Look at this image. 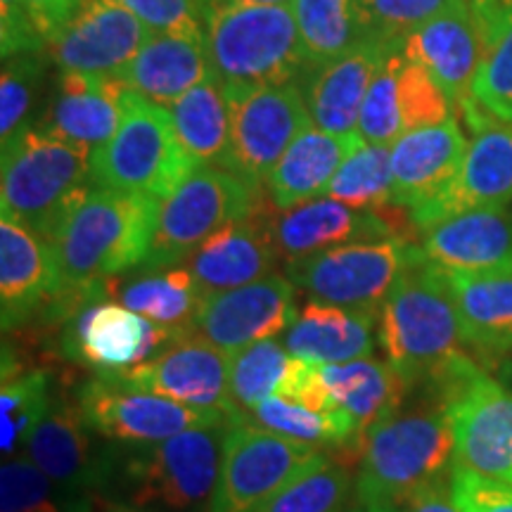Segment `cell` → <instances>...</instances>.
I'll return each mask as SVG.
<instances>
[{"label": "cell", "instance_id": "obj_1", "mask_svg": "<svg viewBox=\"0 0 512 512\" xmlns=\"http://www.w3.org/2000/svg\"><path fill=\"white\" fill-rule=\"evenodd\" d=\"M377 342L411 389H425L434 403L460 380L484 368L467 351L448 273L425 254L415 256L377 320Z\"/></svg>", "mask_w": 512, "mask_h": 512}, {"label": "cell", "instance_id": "obj_2", "mask_svg": "<svg viewBox=\"0 0 512 512\" xmlns=\"http://www.w3.org/2000/svg\"><path fill=\"white\" fill-rule=\"evenodd\" d=\"M159 202L93 185L50 238L60 292H88L145 264Z\"/></svg>", "mask_w": 512, "mask_h": 512}, {"label": "cell", "instance_id": "obj_3", "mask_svg": "<svg viewBox=\"0 0 512 512\" xmlns=\"http://www.w3.org/2000/svg\"><path fill=\"white\" fill-rule=\"evenodd\" d=\"M207 55L226 98L292 83L309 67L290 5L216 0L207 17Z\"/></svg>", "mask_w": 512, "mask_h": 512}, {"label": "cell", "instance_id": "obj_4", "mask_svg": "<svg viewBox=\"0 0 512 512\" xmlns=\"http://www.w3.org/2000/svg\"><path fill=\"white\" fill-rule=\"evenodd\" d=\"M456 439L444 406L396 413L368 432L358 456L356 498L401 508L427 486L451 479Z\"/></svg>", "mask_w": 512, "mask_h": 512}, {"label": "cell", "instance_id": "obj_5", "mask_svg": "<svg viewBox=\"0 0 512 512\" xmlns=\"http://www.w3.org/2000/svg\"><path fill=\"white\" fill-rule=\"evenodd\" d=\"M86 147L67 143L27 126L3 143L0 214L50 242L69 209L91 190Z\"/></svg>", "mask_w": 512, "mask_h": 512}, {"label": "cell", "instance_id": "obj_6", "mask_svg": "<svg viewBox=\"0 0 512 512\" xmlns=\"http://www.w3.org/2000/svg\"><path fill=\"white\" fill-rule=\"evenodd\" d=\"M226 430L228 425L200 427L157 444L128 448L117 467L126 503L140 510L209 512L219 484Z\"/></svg>", "mask_w": 512, "mask_h": 512}, {"label": "cell", "instance_id": "obj_7", "mask_svg": "<svg viewBox=\"0 0 512 512\" xmlns=\"http://www.w3.org/2000/svg\"><path fill=\"white\" fill-rule=\"evenodd\" d=\"M195 162L183 150L166 107L138 93L124 95L117 133L93 152V185L162 202L181 185Z\"/></svg>", "mask_w": 512, "mask_h": 512}, {"label": "cell", "instance_id": "obj_8", "mask_svg": "<svg viewBox=\"0 0 512 512\" xmlns=\"http://www.w3.org/2000/svg\"><path fill=\"white\" fill-rule=\"evenodd\" d=\"M261 188L226 166L200 164L157 207L150 252L140 271L174 268L188 261L216 230L252 216L261 207Z\"/></svg>", "mask_w": 512, "mask_h": 512}, {"label": "cell", "instance_id": "obj_9", "mask_svg": "<svg viewBox=\"0 0 512 512\" xmlns=\"http://www.w3.org/2000/svg\"><path fill=\"white\" fill-rule=\"evenodd\" d=\"M420 254L408 238L363 240L287 264V278L313 302L380 313L396 280Z\"/></svg>", "mask_w": 512, "mask_h": 512}, {"label": "cell", "instance_id": "obj_10", "mask_svg": "<svg viewBox=\"0 0 512 512\" xmlns=\"http://www.w3.org/2000/svg\"><path fill=\"white\" fill-rule=\"evenodd\" d=\"M57 349L69 363L95 373H121L162 354L190 332H176L152 323L140 313L112 302L102 287L62 313Z\"/></svg>", "mask_w": 512, "mask_h": 512}, {"label": "cell", "instance_id": "obj_11", "mask_svg": "<svg viewBox=\"0 0 512 512\" xmlns=\"http://www.w3.org/2000/svg\"><path fill=\"white\" fill-rule=\"evenodd\" d=\"M74 399L83 420L102 439L119 446L157 444L188 430L233 425L226 415L197 411L166 396L131 387L110 373H95L91 380H83Z\"/></svg>", "mask_w": 512, "mask_h": 512}, {"label": "cell", "instance_id": "obj_12", "mask_svg": "<svg viewBox=\"0 0 512 512\" xmlns=\"http://www.w3.org/2000/svg\"><path fill=\"white\" fill-rule=\"evenodd\" d=\"M320 456V448L280 437L247 418L233 422L209 512H249Z\"/></svg>", "mask_w": 512, "mask_h": 512}, {"label": "cell", "instance_id": "obj_13", "mask_svg": "<svg viewBox=\"0 0 512 512\" xmlns=\"http://www.w3.org/2000/svg\"><path fill=\"white\" fill-rule=\"evenodd\" d=\"M226 100L230 145L221 166L261 188L287 147L311 126L304 91L294 83H283L252 88Z\"/></svg>", "mask_w": 512, "mask_h": 512}, {"label": "cell", "instance_id": "obj_14", "mask_svg": "<svg viewBox=\"0 0 512 512\" xmlns=\"http://www.w3.org/2000/svg\"><path fill=\"white\" fill-rule=\"evenodd\" d=\"M456 439V465L512 484V392L477 368L441 396Z\"/></svg>", "mask_w": 512, "mask_h": 512}, {"label": "cell", "instance_id": "obj_15", "mask_svg": "<svg viewBox=\"0 0 512 512\" xmlns=\"http://www.w3.org/2000/svg\"><path fill=\"white\" fill-rule=\"evenodd\" d=\"M150 36V27L119 0H81L46 50L62 74L119 79Z\"/></svg>", "mask_w": 512, "mask_h": 512}, {"label": "cell", "instance_id": "obj_16", "mask_svg": "<svg viewBox=\"0 0 512 512\" xmlns=\"http://www.w3.org/2000/svg\"><path fill=\"white\" fill-rule=\"evenodd\" d=\"M110 375L197 411L226 415L230 422L247 418L230 396V356L197 332L181 337L147 363Z\"/></svg>", "mask_w": 512, "mask_h": 512}, {"label": "cell", "instance_id": "obj_17", "mask_svg": "<svg viewBox=\"0 0 512 512\" xmlns=\"http://www.w3.org/2000/svg\"><path fill=\"white\" fill-rule=\"evenodd\" d=\"M83 420L76 399H57L31 434L24 456L74 494L91 496L117 475L121 448Z\"/></svg>", "mask_w": 512, "mask_h": 512}, {"label": "cell", "instance_id": "obj_18", "mask_svg": "<svg viewBox=\"0 0 512 512\" xmlns=\"http://www.w3.org/2000/svg\"><path fill=\"white\" fill-rule=\"evenodd\" d=\"M401 53L434 76L456 112L463 110L472 102V81L486 53V17L479 0H451L406 36Z\"/></svg>", "mask_w": 512, "mask_h": 512}, {"label": "cell", "instance_id": "obj_19", "mask_svg": "<svg viewBox=\"0 0 512 512\" xmlns=\"http://www.w3.org/2000/svg\"><path fill=\"white\" fill-rule=\"evenodd\" d=\"M294 290L290 278L273 273L235 290L207 294L192 330L228 356L249 344L275 339L299 316Z\"/></svg>", "mask_w": 512, "mask_h": 512}, {"label": "cell", "instance_id": "obj_20", "mask_svg": "<svg viewBox=\"0 0 512 512\" xmlns=\"http://www.w3.org/2000/svg\"><path fill=\"white\" fill-rule=\"evenodd\" d=\"M512 204V128L489 124L467 143L458 174L439 195L411 209L418 230L475 209Z\"/></svg>", "mask_w": 512, "mask_h": 512}, {"label": "cell", "instance_id": "obj_21", "mask_svg": "<svg viewBox=\"0 0 512 512\" xmlns=\"http://www.w3.org/2000/svg\"><path fill=\"white\" fill-rule=\"evenodd\" d=\"M266 219L278 254L287 264L349 242L382 240L392 235L408 238L392 216H384V209L361 211L332 197H318L292 209H275L271 204L266 207Z\"/></svg>", "mask_w": 512, "mask_h": 512}, {"label": "cell", "instance_id": "obj_22", "mask_svg": "<svg viewBox=\"0 0 512 512\" xmlns=\"http://www.w3.org/2000/svg\"><path fill=\"white\" fill-rule=\"evenodd\" d=\"M420 249L448 273L512 275V207L475 209L420 230Z\"/></svg>", "mask_w": 512, "mask_h": 512}, {"label": "cell", "instance_id": "obj_23", "mask_svg": "<svg viewBox=\"0 0 512 512\" xmlns=\"http://www.w3.org/2000/svg\"><path fill=\"white\" fill-rule=\"evenodd\" d=\"M60 290L53 247L12 219H0V323L15 332L41 316Z\"/></svg>", "mask_w": 512, "mask_h": 512}, {"label": "cell", "instance_id": "obj_24", "mask_svg": "<svg viewBox=\"0 0 512 512\" xmlns=\"http://www.w3.org/2000/svg\"><path fill=\"white\" fill-rule=\"evenodd\" d=\"M318 382L332 413L347 422L354 434L356 453L361 456L368 432L401 411L408 396V384L380 358L318 366Z\"/></svg>", "mask_w": 512, "mask_h": 512}, {"label": "cell", "instance_id": "obj_25", "mask_svg": "<svg viewBox=\"0 0 512 512\" xmlns=\"http://www.w3.org/2000/svg\"><path fill=\"white\" fill-rule=\"evenodd\" d=\"M403 43L361 38L347 53L320 67L304 86V100L313 124L335 136H354L363 100L375 74Z\"/></svg>", "mask_w": 512, "mask_h": 512}, {"label": "cell", "instance_id": "obj_26", "mask_svg": "<svg viewBox=\"0 0 512 512\" xmlns=\"http://www.w3.org/2000/svg\"><path fill=\"white\" fill-rule=\"evenodd\" d=\"M278 259L266 207L261 204L252 216L228 223L204 240L188 259V271L204 294H214L268 278Z\"/></svg>", "mask_w": 512, "mask_h": 512}, {"label": "cell", "instance_id": "obj_27", "mask_svg": "<svg viewBox=\"0 0 512 512\" xmlns=\"http://www.w3.org/2000/svg\"><path fill=\"white\" fill-rule=\"evenodd\" d=\"M465 150L467 140L456 117L403 133L392 145L394 207L415 209L439 195L458 174Z\"/></svg>", "mask_w": 512, "mask_h": 512}, {"label": "cell", "instance_id": "obj_28", "mask_svg": "<svg viewBox=\"0 0 512 512\" xmlns=\"http://www.w3.org/2000/svg\"><path fill=\"white\" fill-rule=\"evenodd\" d=\"M126 88L119 79L62 74L38 131L95 152L110 140L124 117Z\"/></svg>", "mask_w": 512, "mask_h": 512}, {"label": "cell", "instance_id": "obj_29", "mask_svg": "<svg viewBox=\"0 0 512 512\" xmlns=\"http://www.w3.org/2000/svg\"><path fill=\"white\" fill-rule=\"evenodd\" d=\"M380 313L311 302L287 328L283 344L292 356L313 366H337L373 356Z\"/></svg>", "mask_w": 512, "mask_h": 512}, {"label": "cell", "instance_id": "obj_30", "mask_svg": "<svg viewBox=\"0 0 512 512\" xmlns=\"http://www.w3.org/2000/svg\"><path fill=\"white\" fill-rule=\"evenodd\" d=\"M358 145H363L358 133L335 136L313 124L304 128L268 174L264 183L268 200L275 209H292L318 200L328 192L337 169Z\"/></svg>", "mask_w": 512, "mask_h": 512}, {"label": "cell", "instance_id": "obj_31", "mask_svg": "<svg viewBox=\"0 0 512 512\" xmlns=\"http://www.w3.org/2000/svg\"><path fill=\"white\" fill-rule=\"evenodd\" d=\"M211 76L207 41L185 36L152 34L119 81L128 93L169 107Z\"/></svg>", "mask_w": 512, "mask_h": 512}, {"label": "cell", "instance_id": "obj_32", "mask_svg": "<svg viewBox=\"0 0 512 512\" xmlns=\"http://www.w3.org/2000/svg\"><path fill=\"white\" fill-rule=\"evenodd\" d=\"M448 285L472 356L505 361L512 354V275L448 273Z\"/></svg>", "mask_w": 512, "mask_h": 512}, {"label": "cell", "instance_id": "obj_33", "mask_svg": "<svg viewBox=\"0 0 512 512\" xmlns=\"http://www.w3.org/2000/svg\"><path fill=\"white\" fill-rule=\"evenodd\" d=\"M105 287L110 299L114 297L126 309L176 332H195L197 311L207 297L188 268L181 266L145 271L128 283L107 280Z\"/></svg>", "mask_w": 512, "mask_h": 512}, {"label": "cell", "instance_id": "obj_34", "mask_svg": "<svg viewBox=\"0 0 512 512\" xmlns=\"http://www.w3.org/2000/svg\"><path fill=\"white\" fill-rule=\"evenodd\" d=\"M309 368L311 363L292 356L275 339L249 344L230 354V396L242 413H249L268 396L297 394Z\"/></svg>", "mask_w": 512, "mask_h": 512}, {"label": "cell", "instance_id": "obj_35", "mask_svg": "<svg viewBox=\"0 0 512 512\" xmlns=\"http://www.w3.org/2000/svg\"><path fill=\"white\" fill-rule=\"evenodd\" d=\"M188 157L200 164H223L230 145V110L214 76L166 107Z\"/></svg>", "mask_w": 512, "mask_h": 512}, {"label": "cell", "instance_id": "obj_36", "mask_svg": "<svg viewBox=\"0 0 512 512\" xmlns=\"http://www.w3.org/2000/svg\"><path fill=\"white\" fill-rule=\"evenodd\" d=\"M53 406L50 375L46 370L22 368L3 347V384H0V451L17 458L29 444L31 434Z\"/></svg>", "mask_w": 512, "mask_h": 512}, {"label": "cell", "instance_id": "obj_37", "mask_svg": "<svg viewBox=\"0 0 512 512\" xmlns=\"http://www.w3.org/2000/svg\"><path fill=\"white\" fill-rule=\"evenodd\" d=\"M486 17V53L472 81V102L496 124L512 128V5L479 0Z\"/></svg>", "mask_w": 512, "mask_h": 512}, {"label": "cell", "instance_id": "obj_38", "mask_svg": "<svg viewBox=\"0 0 512 512\" xmlns=\"http://www.w3.org/2000/svg\"><path fill=\"white\" fill-rule=\"evenodd\" d=\"M245 415L254 425L285 439L302 441V444L316 448H347V451L356 453L354 434H351L347 422L337 413L313 406L299 396H268Z\"/></svg>", "mask_w": 512, "mask_h": 512}, {"label": "cell", "instance_id": "obj_39", "mask_svg": "<svg viewBox=\"0 0 512 512\" xmlns=\"http://www.w3.org/2000/svg\"><path fill=\"white\" fill-rule=\"evenodd\" d=\"M294 17L309 67H325L363 38L358 0H294Z\"/></svg>", "mask_w": 512, "mask_h": 512}, {"label": "cell", "instance_id": "obj_40", "mask_svg": "<svg viewBox=\"0 0 512 512\" xmlns=\"http://www.w3.org/2000/svg\"><path fill=\"white\" fill-rule=\"evenodd\" d=\"M351 489L354 482L347 467L323 453L249 512H347Z\"/></svg>", "mask_w": 512, "mask_h": 512}, {"label": "cell", "instance_id": "obj_41", "mask_svg": "<svg viewBox=\"0 0 512 512\" xmlns=\"http://www.w3.org/2000/svg\"><path fill=\"white\" fill-rule=\"evenodd\" d=\"M392 147L358 145L339 166L325 195L361 211L392 207Z\"/></svg>", "mask_w": 512, "mask_h": 512}, {"label": "cell", "instance_id": "obj_42", "mask_svg": "<svg viewBox=\"0 0 512 512\" xmlns=\"http://www.w3.org/2000/svg\"><path fill=\"white\" fill-rule=\"evenodd\" d=\"M91 496L74 494L43 475L29 458L0 467V512H91Z\"/></svg>", "mask_w": 512, "mask_h": 512}, {"label": "cell", "instance_id": "obj_43", "mask_svg": "<svg viewBox=\"0 0 512 512\" xmlns=\"http://www.w3.org/2000/svg\"><path fill=\"white\" fill-rule=\"evenodd\" d=\"M401 50L384 60L363 100L356 133L368 145H389L403 136L399 112V74L403 67Z\"/></svg>", "mask_w": 512, "mask_h": 512}, {"label": "cell", "instance_id": "obj_44", "mask_svg": "<svg viewBox=\"0 0 512 512\" xmlns=\"http://www.w3.org/2000/svg\"><path fill=\"white\" fill-rule=\"evenodd\" d=\"M43 69H46V60L41 53H24L3 60V76H0V140L3 143L29 126L27 117L41 88Z\"/></svg>", "mask_w": 512, "mask_h": 512}, {"label": "cell", "instance_id": "obj_45", "mask_svg": "<svg viewBox=\"0 0 512 512\" xmlns=\"http://www.w3.org/2000/svg\"><path fill=\"white\" fill-rule=\"evenodd\" d=\"M399 112L403 133L439 126L456 117V107L434 76L418 62L403 60L399 74Z\"/></svg>", "mask_w": 512, "mask_h": 512}, {"label": "cell", "instance_id": "obj_46", "mask_svg": "<svg viewBox=\"0 0 512 512\" xmlns=\"http://www.w3.org/2000/svg\"><path fill=\"white\" fill-rule=\"evenodd\" d=\"M451 0H358L363 38L403 43L406 36L444 10Z\"/></svg>", "mask_w": 512, "mask_h": 512}, {"label": "cell", "instance_id": "obj_47", "mask_svg": "<svg viewBox=\"0 0 512 512\" xmlns=\"http://www.w3.org/2000/svg\"><path fill=\"white\" fill-rule=\"evenodd\" d=\"M152 34L185 36L207 41L209 5L202 0H119Z\"/></svg>", "mask_w": 512, "mask_h": 512}, {"label": "cell", "instance_id": "obj_48", "mask_svg": "<svg viewBox=\"0 0 512 512\" xmlns=\"http://www.w3.org/2000/svg\"><path fill=\"white\" fill-rule=\"evenodd\" d=\"M451 494L460 512H512V484L453 465Z\"/></svg>", "mask_w": 512, "mask_h": 512}, {"label": "cell", "instance_id": "obj_49", "mask_svg": "<svg viewBox=\"0 0 512 512\" xmlns=\"http://www.w3.org/2000/svg\"><path fill=\"white\" fill-rule=\"evenodd\" d=\"M0 48L3 60L46 48V38L38 31L27 0H0Z\"/></svg>", "mask_w": 512, "mask_h": 512}, {"label": "cell", "instance_id": "obj_50", "mask_svg": "<svg viewBox=\"0 0 512 512\" xmlns=\"http://www.w3.org/2000/svg\"><path fill=\"white\" fill-rule=\"evenodd\" d=\"M31 17H34L38 31L48 41L53 38L64 22L74 15L81 0H27Z\"/></svg>", "mask_w": 512, "mask_h": 512}, {"label": "cell", "instance_id": "obj_51", "mask_svg": "<svg viewBox=\"0 0 512 512\" xmlns=\"http://www.w3.org/2000/svg\"><path fill=\"white\" fill-rule=\"evenodd\" d=\"M399 512H460L451 494V479L427 486L425 491L415 494L411 501H406Z\"/></svg>", "mask_w": 512, "mask_h": 512}, {"label": "cell", "instance_id": "obj_52", "mask_svg": "<svg viewBox=\"0 0 512 512\" xmlns=\"http://www.w3.org/2000/svg\"><path fill=\"white\" fill-rule=\"evenodd\" d=\"M347 512H399V508L394 505H384V503H368V501H358L351 505Z\"/></svg>", "mask_w": 512, "mask_h": 512}, {"label": "cell", "instance_id": "obj_53", "mask_svg": "<svg viewBox=\"0 0 512 512\" xmlns=\"http://www.w3.org/2000/svg\"><path fill=\"white\" fill-rule=\"evenodd\" d=\"M498 380H501L512 392V358H505L501 363V368H498Z\"/></svg>", "mask_w": 512, "mask_h": 512}, {"label": "cell", "instance_id": "obj_54", "mask_svg": "<svg viewBox=\"0 0 512 512\" xmlns=\"http://www.w3.org/2000/svg\"><path fill=\"white\" fill-rule=\"evenodd\" d=\"M238 3H249V5H290L292 0H238Z\"/></svg>", "mask_w": 512, "mask_h": 512}, {"label": "cell", "instance_id": "obj_55", "mask_svg": "<svg viewBox=\"0 0 512 512\" xmlns=\"http://www.w3.org/2000/svg\"><path fill=\"white\" fill-rule=\"evenodd\" d=\"M107 512H147V510H140L136 505H128V503H119V505H112Z\"/></svg>", "mask_w": 512, "mask_h": 512}, {"label": "cell", "instance_id": "obj_56", "mask_svg": "<svg viewBox=\"0 0 512 512\" xmlns=\"http://www.w3.org/2000/svg\"><path fill=\"white\" fill-rule=\"evenodd\" d=\"M496 3H501V5H512V0H496Z\"/></svg>", "mask_w": 512, "mask_h": 512}, {"label": "cell", "instance_id": "obj_57", "mask_svg": "<svg viewBox=\"0 0 512 512\" xmlns=\"http://www.w3.org/2000/svg\"><path fill=\"white\" fill-rule=\"evenodd\" d=\"M202 3H204V5H209V8H211V5H214L216 0H202Z\"/></svg>", "mask_w": 512, "mask_h": 512}]
</instances>
